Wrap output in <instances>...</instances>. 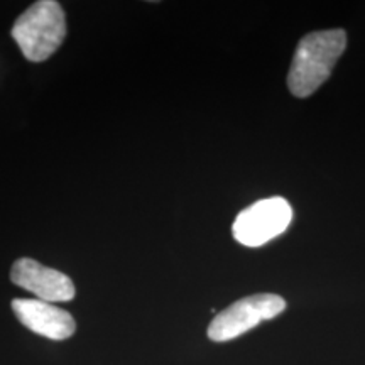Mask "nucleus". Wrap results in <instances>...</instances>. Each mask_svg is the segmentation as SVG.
I'll use <instances>...</instances> for the list:
<instances>
[{
  "label": "nucleus",
  "mask_w": 365,
  "mask_h": 365,
  "mask_svg": "<svg viewBox=\"0 0 365 365\" xmlns=\"http://www.w3.org/2000/svg\"><path fill=\"white\" fill-rule=\"evenodd\" d=\"M346 34L344 29L317 31L299 41L291 63L287 86L298 98L309 97L330 78L339 58L344 54Z\"/></svg>",
  "instance_id": "1"
},
{
  "label": "nucleus",
  "mask_w": 365,
  "mask_h": 365,
  "mask_svg": "<svg viewBox=\"0 0 365 365\" xmlns=\"http://www.w3.org/2000/svg\"><path fill=\"white\" fill-rule=\"evenodd\" d=\"M12 38L29 61H44L66 38L65 11L54 0H39L17 17Z\"/></svg>",
  "instance_id": "2"
},
{
  "label": "nucleus",
  "mask_w": 365,
  "mask_h": 365,
  "mask_svg": "<svg viewBox=\"0 0 365 365\" xmlns=\"http://www.w3.org/2000/svg\"><path fill=\"white\" fill-rule=\"evenodd\" d=\"M286 309V301L279 294L261 293L235 301L212 319L208 339L212 341H228L244 335L259 323L276 318Z\"/></svg>",
  "instance_id": "3"
},
{
  "label": "nucleus",
  "mask_w": 365,
  "mask_h": 365,
  "mask_svg": "<svg viewBox=\"0 0 365 365\" xmlns=\"http://www.w3.org/2000/svg\"><path fill=\"white\" fill-rule=\"evenodd\" d=\"M11 279L22 289L38 296L46 303H66L75 298V284L66 274L29 257H22L14 262Z\"/></svg>",
  "instance_id": "5"
},
{
  "label": "nucleus",
  "mask_w": 365,
  "mask_h": 365,
  "mask_svg": "<svg viewBox=\"0 0 365 365\" xmlns=\"http://www.w3.org/2000/svg\"><path fill=\"white\" fill-rule=\"evenodd\" d=\"M12 312L26 328L51 340H66L75 333V318L65 309L41 299H14Z\"/></svg>",
  "instance_id": "6"
},
{
  "label": "nucleus",
  "mask_w": 365,
  "mask_h": 365,
  "mask_svg": "<svg viewBox=\"0 0 365 365\" xmlns=\"http://www.w3.org/2000/svg\"><path fill=\"white\" fill-rule=\"evenodd\" d=\"M291 218V205L281 196H272L242 210L232 225V234L242 245L261 247L281 235L289 227Z\"/></svg>",
  "instance_id": "4"
}]
</instances>
